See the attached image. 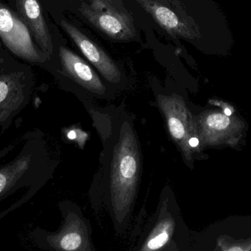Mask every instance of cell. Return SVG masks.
Wrapping results in <instances>:
<instances>
[{"instance_id": "obj_1", "label": "cell", "mask_w": 251, "mask_h": 251, "mask_svg": "<svg viewBox=\"0 0 251 251\" xmlns=\"http://www.w3.org/2000/svg\"><path fill=\"white\" fill-rule=\"evenodd\" d=\"M27 25L19 14L0 1V38L4 45L23 60L33 63L44 60L39 47L32 40Z\"/></svg>"}, {"instance_id": "obj_2", "label": "cell", "mask_w": 251, "mask_h": 251, "mask_svg": "<svg viewBox=\"0 0 251 251\" xmlns=\"http://www.w3.org/2000/svg\"><path fill=\"white\" fill-rule=\"evenodd\" d=\"M79 10L91 25L112 39L128 41L136 35L131 15L114 2L103 7L82 2Z\"/></svg>"}, {"instance_id": "obj_3", "label": "cell", "mask_w": 251, "mask_h": 251, "mask_svg": "<svg viewBox=\"0 0 251 251\" xmlns=\"http://www.w3.org/2000/svg\"><path fill=\"white\" fill-rule=\"evenodd\" d=\"M32 134H29L20 153L0 168V201L21 187L32 185L35 177V152L32 150Z\"/></svg>"}, {"instance_id": "obj_4", "label": "cell", "mask_w": 251, "mask_h": 251, "mask_svg": "<svg viewBox=\"0 0 251 251\" xmlns=\"http://www.w3.org/2000/svg\"><path fill=\"white\" fill-rule=\"evenodd\" d=\"M29 88L23 76L17 73L0 74V128L3 134L27 104Z\"/></svg>"}, {"instance_id": "obj_5", "label": "cell", "mask_w": 251, "mask_h": 251, "mask_svg": "<svg viewBox=\"0 0 251 251\" xmlns=\"http://www.w3.org/2000/svg\"><path fill=\"white\" fill-rule=\"evenodd\" d=\"M60 25L82 54L107 81L113 84L120 81L122 74L117 64L101 47L67 21L63 19Z\"/></svg>"}, {"instance_id": "obj_6", "label": "cell", "mask_w": 251, "mask_h": 251, "mask_svg": "<svg viewBox=\"0 0 251 251\" xmlns=\"http://www.w3.org/2000/svg\"><path fill=\"white\" fill-rule=\"evenodd\" d=\"M18 13L27 25L35 42L44 55L52 53L51 36L38 0H16Z\"/></svg>"}, {"instance_id": "obj_7", "label": "cell", "mask_w": 251, "mask_h": 251, "mask_svg": "<svg viewBox=\"0 0 251 251\" xmlns=\"http://www.w3.org/2000/svg\"><path fill=\"white\" fill-rule=\"evenodd\" d=\"M59 57L63 71L79 85L94 92L104 91V85L97 74L77 54L61 46L59 49Z\"/></svg>"}, {"instance_id": "obj_8", "label": "cell", "mask_w": 251, "mask_h": 251, "mask_svg": "<svg viewBox=\"0 0 251 251\" xmlns=\"http://www.w3.org/2000/svg\"><path fill=\"white\" fill-rule=\"evenodd\" d=\"M136 162L132 156H124L121 162V172L125 179H131L136 172Z\"/></svg>"}, {"instance_id": "obj_9", "label": "cell", "mask_w": 251, "mask_h": 251, "mask_svg": "<svg viewBox=\"0 0 251 251\" xmlns=\"http://www.w3.org/2000/svg\"><path fill=\"white\" fill-rule=\"evenodd\" d=\"M206 123L209 128L221 131L226 129L229 125L230 119L226 115L214 113L208 116Z\"/></svg>"}, {"instance_id": "obj_10", "label": "cell", "mask_w": 251, "mask_h": 251, "mask_svg": "<svg viewBox=\"0 0 251 251\" xmlns=\"http://www.w3.org/2000/svg\"><path fill=\"white\" fill-rule=\"evenodd\" d=\"M82 238L76 233L66 234L60 240V247L65 251H75L81 246Z\"/></svg>"}, {"instance_id": "obj_11", "label": "cell", "mask_w": 251, "mask_h": 251, "mask_svg": "<svg viewBox=\"0 0 251 251\" xmlns=\"http://www.w3.org/2000/svg\"><path fill=\"white\" fill-rule=\"evenodd\" d=\"M168 239H169V234H168V231L165 229L162 230L158 235L152 238L151 240L149 242L147 245L148 249L149 250H157L166 244Z\"/></svg>"}, {"instance_id": "obj_12", "label": "cell", "mask_w": 251, "mask_h": 251, "mask_svg": "<svg viewBox=\"0 0 251 251\" xmlns=\"http://www.w3.org/2000/svg\"><path fill=\"white\" fill-rule=\"evenodd\" d=\"M168 125H169L170 131L174 138L180 139L184 137V127L178 119L171 117L168 120Z\"/></svg>"}, {"instance_id": "obj_13", "label": "cell", "mask_w": 251, "mask_h": 251, "mask_svg": "<svg viewBox=\"0 0 251 251\" xmlns=\"http://www.w3.org/2000/svg\"><path fill=\"white\" fill-rule=\"evenodd\" d=\"M90 1H91V4L99 7H105L107 4L114 2V0H90Z\"/></svg>"}, {"instance_id": "obj_14", "label": "cell", "mask_w": 251, "mask_h": 251, "mask_svg": "<svg viewBox=\"0 0 251 251\" xmlns=\"http://www.w3.org/2000/svg\"><path fill=\"white\" fill-rule=\"evenodd\" d=\"M199 141L197 138H192L190 139V141H189V144L191 147H196V146L199 145Z\"/></svg>"}, {"instance_id": "obj_15", "label": "cell", "mask_w": 251, "mask_h": 251, "mask_svg": "<svg viewBox=\"0 0 251 251\" xmlns=\"http://www.w3.org/2000/svg\"><path fill=\"white\" fill-rule=\"evenodd\" d=\"M68 137H69V139H75L76 138V134H75V131H70L69 134H68Z\"/></svg>"}, {"instance_id": "obj_16", "label": "cell", "mask_w": 251, "mask_h": 251, "mask_svg": "<svg viewBox=\"0 0 251 251\" xmlns=\"http://www.w3.org/2000/svg\"><path fill=\"white\" fill-rule=\"evenodd\" d=\"M224 112H225V114L226 115V116H229L231 115V112L229 109H226Z\"/></svg>"}, {"instance_id": "obj_17", "label": "cell", "mask_w": 251, "mask_h": 251, "mask_svg": "<svg viewBox=\"0 0 251 251\" xmlns=\"http://www.w3.org/2000/svg\"><path fill=\"white\" fill-rule=\"evenodd\" d=\"M241 249H238V248H234V249H230V251H241Z\"/></svg>"}]
</instances>
